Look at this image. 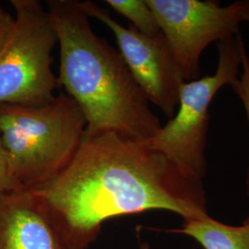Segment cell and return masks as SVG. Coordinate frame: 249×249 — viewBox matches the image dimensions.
Masks as SVG:
<instances>
[{
	"mask_svg": "<svg viewBox=\"0 0 249 249\" xmlns=\"http://www.w3.org/2000/svg\"><path fill=\"white\" fill-rule=\"evenodd\" d=\"M70 249H87L114 217L162 210L185 219L209 215L202 179L146 141L116 131L86 134L58 177L29 189Z\"/></svg>",
	"mask_w": 249,
	"mask_h": 249,
	"instance_id": "1",
	"label": "cell"
},
{
	"mask_svg": "<svg viewBox=\"0 0 249 249\" xmlns=\"http://www.w3.org/2000/svg\"><path fill=\"white\" fill-rule=\"evenodd\" d=\"M60 46L59 85L80 107L86 134L116 131L149 141L160 120L118 49L95 34L78 0H48Z\"/></svg>",
	"mask_w": 249,
	"mask_h": 249,
	"instance_id": "2",
	"label": "cell"
},
{
	"mask_svg": "<svg viewBox=\"0 0 249 249\" xmlns=\"http://www.w3.org/2000/svg\"><path fill=\"white\" fill-rule=\"evenodd\" d=\"M86 129V117L67 92L42 106L0 105L1 141L11 175L24 189L42 187L67 169Z\"/></svg>",
	"mask_w": 249,
	"mask_h": 249,
	"instance_id": "3",
	"label": "cell"
},
{
	"mask_svg": "<svg viewBox=\"0 0 249 249\" xmlns=\"http://www.w3.org/2000/svg\"><path fill=\"white\" fill-rule=\"evenodd\" d=\"M14 25L0 50V105L42 106L60 86L52 70L58 38L46 6L39 0H11Z\"/></svg>",
	"mask_w": 249,
	"mask_h": 249,
	"instance_id": "4",
	"label": "cell"
},
{
	"mask_svg": "<svg viewBox=\"0 0 249 249\" xmlns=\"http://www.w3.org/2000/svg\"><path fill=\"white\" fill-rule=\"evenodd\" d=\"M241 41L242 36L236 34L218 43L219 61L215 73L184 82L175 116L147 141L151 148L198 178H204L207 169L209 108L219 89L237 80L242 63Z\"/></svg>",
	"mask_w": 249,
	"mask_h": 249,
	"instance_id": "5",
	"label": "cell"
},
{
	"mask_svg": "<svg viewBox=\"0 0 249 249\" xmlns=\"http://www.w3.org/2000/svg\"><path fill=\"white\" fill-rule=\"evenodd\" d=\"M185 81L199 79L207 46L238 34L243 0L221 7L212 0H146Z\"/></svg>",
	"mask_w": 249,
	"mask_h": 249,
	"instance_id": "6",
	"label": "cell"
},
{
	"mask_svg": "<svg viewBox=\"0 0 249 249\" xmlns=\"http://www.w3.org/2000/svg\"><path fill=\"white\" fill-rule=\"evenodd\" d=\"M78 4L89 18L98 19L112 31L134 80L149 102L171 119L178 110L180 89L186 81L163 35L148 36L131 25L123 26L93 1H78Z\"/></svg>",
	"mask_w": 249,
	"mask_h": 249,
	"instance_id": "7",
	"label": "cell"
},
{
	"mask_svg": "<svg viewBox=\"0 0 249 249\" xmlns=\"http://www.w3.org/2000/svg\"><path fill=\"white\" fill-rule=\"evenodd\" d=\"M0 249H70L29 189L0 195Z\"/></svg>",
	"mask_w": 249,
	"mask_h": 249,
	"instance_id": "8",
	"label": "cell"
},
{
	"mask_svg": "<svg viewBox=\"0 0 249 249\" xmlns=\"http://www.w3.org/2000/svg\"><path fill=\"white\" fill-rule=\"evenodd\" d=\"M183 226L177 231L193 237L204 249H249V223L231 226L208 216L185 221Z\"/></svg>",
	"mask_w": 249,
	"mask_h": 249,
	"instance_id": "9",
	"label": "cell"
},
{
	"mask_svg": "<svg viewBox=\"0 0 249 249\" xmlns=\"http://www.w3.org/2000/svg\"><path fill=\"white\" fill-rule=\"evenodd\" d=\"M107 5L131 21V26L148 36L160 34V27L146 0H107Z\"/></svg>",
	"mask_w": 249,
	"mask_h": 249,
	"instance_id": "10",
	"label": "cell"
},
{
	"mask_svg": "<svg viewBox=\"0 0 249 249\" xmlns=\"http://www.w3.org/2000/svg\"><path fill=\"white\" fill-rule=\"evenodd\" d=\"M241 56H242L241 66L243 68V73L241 75L240 79L237 78V80L231 84V87L240 99L242 104L244 105L249 120V68L248 65L249 55L247 53L243 39L241 41ZM247 188H248V195L249 197V169L248 178H247Z\"/></svg>",
	"mask_w": 249,
	"mask_h": 249,
	"instance_id": "11",
	"label": "cell"
},
{
	"mask_svg": "<svg viewBox=\"0 0 249 249\" xmlns=\"http://www.w3.org/2000/svg\"><path fill=\"white\" fill-rule=\"evenodd\" d=\"M21 189L24 188L18 185L11 175L8 157L0 137V195Z\"/></svg>",
	"mask_w": 249,
	"mask_h": 249,
	"instance_id": "12",
	"label": "cell"
},
{
	"mask_svg": "<svg viewBox=\"0 0 249 249\" xmlns=\"http://www.w3.org/2000/svg\"><path fill=\"white\" fill-rule=\"evenodd\" d=\"M14 16L0 6V50L5 45L14 25Z\"/></svg>",
	"mask_w": 249,
	"mask_h": 249,
	"instance_id": "13",
	"label": "cell"
},
{
	"mask_svg": "<svg viewBox=\"0 0 249 249\" xmlns=\"http://www.w3.org/2000/svg\"><path fill=\"white\" fill-rule=\"evenodd\" d=\"M244 4V13H243V21L249 22V0H243ZM248 65L249 68V56L248 57Z\"/></svg>",
	"mask_w": 249,
	"mask_h": 249,
	"instance_id": "14",
	"label": "cell"
},
{
	"mask_svg": "<svg viewBox=\"0 0 249 249\" xmlns=\"http://www.w3.org/2000/svg\"><path fill=\"white\" fill-rule=\"evenodd\" d=\"M141 249H150V247L148 246V244H143L142 246L141 247Z\"/></svg>",
	"mask_w": 249,
	"mask_h": 249,
	"instance_id": "15",
	"label": "cell"
},
{
	"mask_svg": "<svg viewBox=\"0 0 249 249\" xmlns=\"http://www.w3.org/2000/svg\"><path fill=\"white\" fill-rule=\"evenodd\" d=\"M244 223H249V216L244 221Z\"/></svg>",
	"mask_w": 249,
	"mask_h": 249,
	"instance_id": "16",
	"label": "cell"
}]
</instances>
